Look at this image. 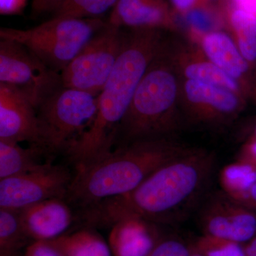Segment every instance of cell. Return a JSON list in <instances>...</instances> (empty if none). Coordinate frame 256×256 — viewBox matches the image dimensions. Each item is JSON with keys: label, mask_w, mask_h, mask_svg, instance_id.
<instances>
[{"label": "cell", "mask_w": 256, "mask_h": 256, "mask_svg": "<svg viewBox=\"0 0 256 256\" xmlns=\"http://www.w3.org/2000/svg\"><path fill=\"white\" fill-rule=\"evenodd\" d=\"M227 18L240 54L249 64L256 62V16L233 4L228 8Z\"/></svg>", "instance_id": "obj_19"}, {"label": "cell", "mask_w": 256, "mask_h": 256, "mask_svg": "<svg viewBox=\"0 0 256 256\" xmlns=\"http://www.w3.org/2000/svg\"><path fill=\"white\" fill-rule=\"evenodd\" d=\"M18 210L23 228L33 242L58 238L75 220L70 204L64 198H50Z\"/></svg>", "instance_id": "obj_13"}, {"label": "cell", "mask_w": 256, "mask_h": 256, "mask_svg": "<svg viewBox=\"0 0 256 256\" xmlns=\"http://www.w3.org/2000/svg\"><path fill=\"white\" fill-rule=\"evenodd\" d=\"M250 138H254V139H256V124L255 127H254V131H252V136Z\"/></svg>", "instance_id": "obj_34"}, {"label": "cell", "mask_w": 256, "mask_h": 256, "mask_svg": "<svg viewBox=\"0 0 256 256\" xmlns=\"http://www.w3.org/2000/svg\"><path fill=\"white\" fill-rule=\"evenodd\" d=\"M0 140L41 148L36 108L18 88L0 82Z\"/></svg>", "instance_id": "obj_11"}, {"label": "cell", "mask_w": 256, "mask_h": 256, "mask_svg": "<svg viewBox=\"0 0 256 256\" xmlns=\"http://www.w3.org/2000/svg\"><path fill=\"white\" fill-rule=\"evenodd\" d=\"M198 254L203 256H246L239 242L205 235L197 242Z\"/></svg>", "instance_id": "obj_24"}, {"label": "cell", "mask_w": 256, "mask_h": 256, "mask_svg": "<svg viewBox=\"0 0 256 256\" xmlns=\"http://www.w3.org/2000/svg\"><path fill=\"white\" fill-rule=\"evenodd\" d=\"M245 252L246 256H256V236L248 244Z\"/></svg>", "instance_id": "obj_32"}, {"label": "cell", "mask_w": 256, "mask_h": 256, "mask_svg": "<svg viewBox=\"0 0 256 256\" xmlns=\"http://www.w3.org/2000/svg\"><path fill=\"white\" fill-rule=\"evenodd\" d=\"M190 150L168 137L143 138L116 146L107 156L76 172L65 200L82 208L124 194Z\"/></svg>", "instance_id": "obj_3"}, {"label": "cell", "mask_w": 256, "mask_h": 256, "mask_svg": "<svg viewBox=\"0 0 256 256\" xmlns=\"http://www.w3.org/2000/svg\"><path fill=\"white\" fill-rule=\"evenodd\" d=\"M98 96L60 87L37 108L40 146L46 154L64 153L95 118Z\"/></svg>", "instance_id": "obj_6"}, {"label": "cell", "mask_w": 256, "mask_h": 256, "mask_svg": "<svg viewBox=\"0 0 256 256\" xmlns=\"http://www.w3.org/2000/svg\"><path fill=\"white\" fill-rule=\"evenodd\" d=\"M214 154L192 148L162 166L132 191L79 208L84 227H112L139 218L172 222L186 218L201 204L216 166Z\"/></svg>", "instance_id": "obj_1"}, {"label": "cell", "mask_w": 256, "mask_h": 256, "mask_svg": "<svg viewBox=\"0 0 256 256\" xmlns=\"http://www.w3.org/2000/svg\"><path fill=\"white\" fill-rule=\"evenodd\" d=\"M232 4L256 16V0H230Z\"/></svg>", "instance_id": "obj_31"}, {"label": "cell", "mask_w": 256, "mask_h": 256, "mask_svg": "<svg viewBox=\"0 0 256 256\" xmlns=\"http://www.w3.org/2000/svg\"><path fill=\"white\" fill-rule=\"evenodd\" d=\"M106 22L102 18H52L28 30L1 28L0 38L21 44L60 74Z\"/></svg>", "instance_id": "obj_5"}, {"label": "cell", "mask_w": 256, "mask_h": 256, "mask_svg": "<svg viewBox=\"0 0 256 256\" xmlns=\"http://www.w3.org/2000/svg\"><path fill=\"white\" fill-rule=\"evenodd\" d=\"M240 204L256 212V183L248 192Z\"/></svg>", "instance_id": "obj_30"}, {"label": "cell", "mask_w": 256, "mask_h": 256, "mask_svg": "<svg viewBox=\"0 0 256 256\" xmlns=\"http://www.w3.org/2000/svg\"><path fill=\"white\" fill-rule=\"evenodd\" d=\"M202 47L210 62L236 80L247 74L250 64L226 34L220 32L206 34L202 40Z\"/></svg>", "instance_id": "obj_16"}, {"label": "cell", "mask_w": 256, "mask_h": 256, "mask_svg": "<svg viewBox=\"0 0 256 256\" xmlns=\"http://www.w3.org/2000/svg\"><path fill=\"white\" fill-rule=\"evenodd\" d=\"M152 222L139 218L120 220L111 228L109 246L114 256H146L154 248Z\"/></svg>", "instance_id": "obj_15"}, {"label": "cell", "mask_w": 256, "mask_h": 256, "mask_svg": "<svg viewBox=\"0 0 256 256\" xmlns=\"http://www.w3.org/2000/svg\"><path fill=\"white\" fill-rule=\"evenodd\" d=\"M46 152L36 146L24 148L18 143L0 140V180L40 169V156Z\"/></svg>", "instance_id": "obj_17"}, {"label": "cell", "mask_w": 256, "mask_h": 256, "mask_svg": "<svg viewBox=\"0 0 256 256\" xmlns=\"http://www.w3.org/2000/svg\"><path fill=\"white\" fill-rule=\"evenodd\" d=\"M26 235L20 210L0 208V256H16L26 245Z\"/></svg>", "instance_id": "obj_21"}, {"label": "cell", "mask_w": 256, "mask_h": 256, "mask_svg": "<svg viewBox=\"0 0 256 256\" xmlns=\"http://www.w3.org/2000/svg\"><path fill=\"white\" fill-rule=\"evenodd\" d=\"M74 175L46 162L40 169L0 180V208L20 210L54 198L65 200Z\"/></svg>", "instance_id": "obj_9"}, {"label": "cell", "mask_w": 256, "mask_h": 256, "mask_svg": "<svg viewBox=\"0 0 256 256\" xmlns=\"http://www.w3.org/2000/svg\"><path fill=\"white\" fill-rule=\"evenodd\" d=\"M146 256H192L188 249L176 240H166L158 244Z\"/></svg>", "instance_id": "obj_25"}, {"label": "cell", "mask_w": 256, "mask_h": 256, "mask_svg": "<svg viewBox=\"0 0 256 256\" xmlns=\"http://www.w3.org/2000/svg\"><path fill=\"white\" fill-rule=\"evenodd\" d=\"M64 256H112L109 244L89 227L50 240Z\"/></svg>", "instance_id": "obj_18"}, {"label": "cell", "mask_w": 256, "mask_h": 256, "mask_svg": "<svg viewBox=\"0 0 256 256\" xmlns=\"http://www.w3.org/2000/svg\"><path fill=\"white\" fill-rule=\"evenodd\" d=\"M118 0H63L53 18H98L112 11Z\"/></svg>", "instance_id": "obj_22"}, {"label": "cell", "mask_w": 256, "mask_h": 256, "mask_svg": "<svg viewBox=\"0 0 256 256\" xmlns=\"http://www.w3.org/2000/svg\"><path fill=\"white\" fill-rule=\"evenodd\" d=\"M184 92L190 114L200 122H225L236 116L242 108L236 92L216 86L188 79Z\"/></svg>", "instance_id": "obj_12"}, {"label": "cell", "mask_w": 256, "mask_h": 256, "mask_svg": "<svg viewBox=\"0 0 256 256\" xmlns=\"http://www.w3.org/2000/svg\"><path fill=\"white\" fill-rule=\"evenodd\" d=\"M212 1H216V0H195L198 8H200V6H206V5L210 4V2Z\"/></svg>", "instance_id": "obj_33"}, {"label": "cell", "mask_w": 256, "mask_h": 256, "mask_svg": "<svg viewBox=\"0 0 256 256\" xmlns=\"http://www.w3.org/2000/svg\"><path fill=\"white\" fill-rule=\"evenodd\" d=\"M200 205L198 218L205 235L239 244L256 236V212L223 192L205 197Z\"/></svg>", "instance_id": "obj_10"}, {"label": "cell", "mask_w": 256, "mask_h": 256, "mask_svg": "<svg viewBox=\"0 0 256 256\" xmlns=\"http://www.w3.org/2000/svg\"><path fill=\"white\" fill-rule=\"evenodd\" d=\"M0 82L18 88L34 107L62 86L60 74L48 68L28 48L13 40H0Z\"/></svg>", "instance_id": "obj_8"}, {"label": "cell", "mask_w": 256, "mask_h": 256, "mask_svg": "<svg viewBox=\"0 0 256 256\" xmlns=\"http://www.w3.org/2000/svg\"><path fill=\"white\" fill-rule=\"evenodd\" d=\"M218 180L222 191L240 203L256 183V166L236 160L222 168Z\"/></svg>", "instance_id": "obj_20"}, {"label": "cell", "mask_w": 256, "mask_h": 256, "mask_svg": "<svg viewBox=\"0 0 256 256\" xmlns=\"http://www.w3.org/2000/svg\"><path fill=\"white\" fill-rule=\"evenodd\" d=\"M192 256H203L201 255V254H194V255H193Z\"/></svg>", "instance_id": "obj_35"}, {"label": "cell", "mask_w": 256, "mask_h": 256, "mask_svg": "<svg viewBox=\"0 0 256 256\" xmlns=\"http://www.w3.org/2000/svg\"><path fill=\"white\" fill-rule=\"evenodd\" d=\"M28 0H0V14L4 16L22 14Z\"/></svg>", "instance_id": "obj_27"}, {"label": "cell", "mask_w": 256, "mask_h": 256, "mask_svg": "<svg viewBox=\"0 0 256 256\" xmlns=\"http://www.w3.org/2000/svg\"><path fill=\"white\" fill-rule=\"evenodd\" d=\"M237 160L256 166V139L250 138L239 151Z\"/></svg>", "instance_id": "obj_29"}, {"label": "cell", "mask_w": 256, "mask_h": 256, "mask_svg": "<svg viewBox=\"0 0 256 256\" xmlns=\"http://www.w3.org/2000/svg\"><path fill=\"white\" fill-rule=\"evenodd\" d=\"M107 21L120 28L160 30L174 26V14L166 0H118Z\"/></svg>", "instance_id": "obj_14"}, {"label": "cell", "mask_w": 256, "mask_h": 256, "mask_svg": "<svg viewBox=\"0 0 256 256\" xmlns=\"http://www.w3.org/2000/svg\"><path fill=\"white\" fill-rule=\"evenodd\" d=\"M62 1L63 0H32V12L36 16L45 13H54Z\"/></svg>", "instance_id": "obj_28"}, {"label": "cell", "mask_w": 256, "mask_h": 256, "mask_svg": "<svg viewBox=\"0 0 256 256\" xmlns=\"http://www.w3.org/2000/svg\"><path fill=\"white\" fill-rule=\"evenodd\" d=\"M128 34L108 22L60 74L62 86L98 96L124 50Z\"/></svg>", "instance_id": "obj_7"}, {"label": "cell", "mask_w": 256, "mask_h": 256, "mask_svg": "<svg viewBox=\"0 0 256 256\" xmlns=\"http://www.w3.org/2000/svg\"><path fill=\"white\" fill-rule=\"evenodd\" d=\"M159 30H133L105 86L98 96L92 124L64 152L76 172L84 169L114 149L138 84L161 48Z\"/></svg>", "instance_id": "obj_2"}, {"label": "cell", "mask_w": 256, "mask_h": 256, "mask_svg": "<svg viewBox=\"0 0 256 256\" xmlns=\"http://www.w3.org/2000/svg\"><path fill=\"white\" fill-rule=\"evenodd\" d=\"M184 74L188 80L216 86L236 94L239 90L238 80L210 62H197L188 64L184 69Z\"/></svg>", "instance_id": "obj_23"}, {"label": "cell", "mask_w": 256, "mask_h": 256, "mask_svg": "<svg viewBox=\"0 0 256 256\" xmlns=\"http://www.w3.org/2000/svg\"><path fill=\"white\" fill-rule=\"evenodd\" d=\"M160 48L138 84L114 148L143 138L169 137L175 128L178 82Z\"/></svg>", "instance_id": "obj_4"}, {"label": "cell", "mask_w": 256, "mask_h": 256, "mask_svg": "<svg viewBox=\"0 0 256 256\" xmlns=\"http://www.w3.org/2000/svg\"><path fill=\"white\" fill-rule=\"evenodd\" d=\"M24 256H64L50 240H34L28 244Z\"/></svg>", "instance_id": "obj_26"}]
</instances>
